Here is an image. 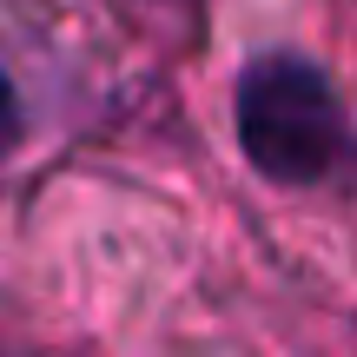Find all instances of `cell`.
<instances>
[{
	"instance_id": "obj_1",
	"label": "cell",
	"mask_w": 357,
	"mask_h": 357,
	"mask_svg": "<svg viewBox=\"0 0 357 357\" xmlns=\"http://www.w3.org/2000/svg\"><path fill=\"white\" fill-rule=\"evenodd\" d=\"M231 126L258 178L271 185H331L357 172L351 113L331 73L305 53H258L238 73Z\"/></svg>"
},
{
	"instance_id": "obj_2",
	"label": "cell",
	"mask_w": 357,
	"mask_h": 357,
	"mask_svg": "<svg viewBox=\"0 0 357 357\" xmlns=\"http://www.w3.org/2000/svg\"><path fill=\"white\" fill-rule=\"evenodd\" d=\"M13 132H20V106H13V86H7V66H0V153L13 146Z\"/></svg>"
}]
</instances>
